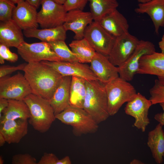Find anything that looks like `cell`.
Returning a JSON list of instances; mask_svg holds the SVG:
<instances>
[{"label":"cell","mask_w":164,"mask_h":164,"mask_svg":"<svg viewBox=\"0 0 164 164\" xmlns=\"http://www.w3.org/2000/svg\"><path fill=\"white\" fill-rule=\"evenodd\" d=\"M23 71L32 93L49 101L63 77L41 62L28 63Z\"/></svg>","instance_id":"cell-1"},{"label":"cell","mask_w":164,"mask_h":164,"mask_svg":"<svg viewBox=\"0 0 164 164\" xmlns=\"http://www.w3.org/2000/svg\"><path fill=\"white\" fill-rule=\"evenodd\" d=\"M86 86L83 108L98 124L110 116L105 84L98 80H86Z\"/></svg>","instance_id":"cell-2"},{"label":"cell","mask_w":164,"mask_h":164,"mask_svg":"<svg viewBox=\"0 0 164 164\" xmlns=\"http://www.w3.org/2000/svg\"><path fill=\"white\" fill-rule=\"evenodd\" d=\"M30 112L29 123L36 130L44 133L56 119L49 101L31 93L23 100Z\"/></svg>","instance_id":"cell-3"},{"label":"cell","mask_w":164,"mask_h":164,"mask_svg":"<svg viewBox=\"0 0 164 164\" xmlns=\"http://www.w3.org/2000/svg\"><path fill=\"white\" fill-rule=\"evenodd\" d=\"M55 117L62 123L71 126L76 136L94 133L98 129V124L83 108L70 105Z\"/></svg>","instance_id":"cell-4"},{"label":"cell","mask_w":164,"mask_h":164,"mask_svg":"<svg viewBox=\"0 0 164 164\" xmlns=\"http://www.w3.org/2000/svg\"><path fill=\"white\" fill-rule=\"evenodd\" d=\"M105 84L110 116L115 114L122 105L131 100L137 93L131 84L119 76Z\"/></svg>","instance_id":"cell-5"},{"label":"cell","mask_w":164,"mask_h":164,"mask_svg":"<svg viewBox=\"0 0 164 164\" xmlns=\"http://www.w3.org/2000/svg\"><path fill=\"white\" fill-rule=\"evenodd\" d=\"M31 93L32 90L28 82L21 73L0 79V98L23 100Z\"/></svg>","instance_id":"cell-6"},{"label":"cell","mask_w":164,"mask_h":164,"mask_svg":"<svg viewBox=\"0 0 164 164\" xmlns=\"http://www.w3.org/2000/svg\"><path fill=\"white\" fill-rule=\"evenodd\" d=\"M18 54L28 63L43 61H63L52 49L48 42L29 43L25 42L17 48Z\"/></svg>","instance_id":"cell-7"},{"label":"cell","mask_w":164,"mask_h":164,"mask_svg":"<svg viewBox=\"0 0 164 164\" xmlns=\"http://www.w3.org/2000/svg\"><path fill=\"white\" fill-rule=\"evenodd\" d=\"M84 38L96 52L107 56L111 51L115 38L98 22L95 21L86 28Z\"/></svg>","instance_id":"cell-8"},{"label":"cell","mask_w":164,"mask_h":164,"mask_svg":"<svg viewBox=\"0 0 164 164\" xmlns=\"http://www.w3.org/2000/svg\"><path fill=\"white\" fill-rule=\"evenodd\" d=\"M38 12L37 21L42 29L55 27L63 25L67 12L63 5L53 0H43Z\"/></svg>","instance_id":"cell-9"},{"label":"cell","mask_w":164,"mask_h":164,"mask_svg":"<svg viewBox=\"0 0 164 164\" xmlns=\"http://www.w3.org/2000/svg\"><path fill=\"white\" fill-rule=\"evenodd\" d=\"M152 105L151 101L139 93H137L127 102L124 108L127 114L135 119L134 126L142 132L145 131L150 123L148 117L149 109Z\"/></svg>","instance_id":"cell-10"},{"label":"cell","mask_w":164,"mask_h":164,"mask_svg":"<svg viewBox=\"0 0 164 164\" xmlns=\"http://www.w3.org/2000/svg\"><path fill=\"white\" fill-rule=\"evenodd\" d=\"M155 52L154 45L151 42L140 40L136 49L127 61L118 67L120 77L128 81L132 80L138 70L139 62L143 56Z\"/></svg>","instance_id":"cell-11"},{"label":"cell","mask_w":164,"mask_h":164,"mask_svg":"<svg viewBox=\"0 0 164 164\" xmlns=\"http://www.w3.org/2000/svg\"><path fill=\"white\" fill-rule=\"evenodd\" d=\"M139 40L129 32L115 37L108 56L110 61L117 67L122 65L134 52Z\"/></svg>","instance_id":"cell-12"},{"label":"cell","mask_w":164,"mask_h":164,"mask_svg":"<svg viewBox=\"0 0 164 164\" xmlns=\"http://www.w3.org/2000/svg\"><path fill=\"white\" fill-rule=\"evenodd\" d=\"M53 69L63 77L76 76L86 80H98L88 65L79 62H69L64 61L40 62Z\"/></svg>","instance_id":"cell-13"},{"label":"cell","mask_w":164,"mask_h":164,"mask_svg":"<svg viewBox=\"0 0 164 164\" xmlns=\"http://www.w3.org/2000/svg\"><path fill=\"white\" fill-rule=\"evenodd\" d=\"M94 21L91 12L73 10L67 12L63 25L67 31L70 30L74 33V39L78 40L84 38L86 28Z\"/></svg>","instance_id":"cell-14"},{"label":"cell","mask_w":164,"mask_h":164,"mask_svg":"<svg viewBox=\"0 0 164 164\" xmlns=\"http://www.w3.org/2000/svg\"><path fill=\"white\" fill-rule=\"evenodd\" d=\"M36 9L25 0L20 1L13 11L12 19L23 30L37 28L39 24Z\"/></svg>","instance_id":"cell-15"},{"label":"cell","mask_w":164,"mask_h":164,"mask_svg":"<svg viewBox=\"0 0 164 164\" xmlns=\"http://www.w3.org/2000/svg\"><path fill=\"white\" fill-rule=\"evenodd\" d=\"M90 63L98 80L104 84L119 76L118 67L111 62L108 56L96 52Z\"/></svg>","instance_id":"cell-16"},{"label":"cell","mask_w":164,"mask_h":164,"mask_svg":"<svg viewBox=\"0 0 164 164\" xmlns=\"http://www.w3.org/2000/svg\"><path fill=\"white\" fill-rule=\"evenodd\" d=\"M137 74L155 75L164 85V54L155 52L142 56Z\"/></svg>","instance_id":"cell-17"},{"label":"cell","mask_w":164,"mask_h":164,"mask_svg":"<svg viewBox=\"0 0 164 164\" xmlns=\"http://www.w3.org/2000/svg\"><path fill=\"white\" fill-rule=\"evenodd\" d=\"M28 132L27 119L8 120L0 122V133L9 144L19 143Z\"/></svg>","instance_id":"cell-18"},{"label":"cell","mask_w":164,"mask_h":164,"mask_svg":"<svg viewBox=\"0 0 164 164\" xmlns=\"http://www.w3.org/2000/svg\"><path fill=\"white\" fill-rule=\"evenodd\" d=\"M97 22L115 37L129 32V26L126 19L117 9L108 13Z\"/></svg>","instance_id":"cell-19"},{"label":"cell","mask_w":164,"mask_h":164,"mask_svg":"<svg viewBox=\"0 0 164 164\" xmlns=\"http://www.w3.org/2000/svg\"><path fill=\"white\" fill-rule=\"evenodd\" d=\"M22 29L12 19L0 23V43L17 48L24 42Z\"/></svg>","instance_id":"cell-20"},{"label":"cell","mask_w":164,"mask_h":164,"mask_svg":"<svg viewBox=\"0 0 164 164\" xmlns=\"http://www.w3.org/2000/svg\"><path fill=\"white\" fill-rule=\"evenodd\" d=\"M135 12L138 14L146 13L149 16L157 34H159L160 27H164V0H152L139 3Z\"/></svg>","instance_id":"cell-21"},{"label":"cell","mask_w":164,"mask_h":164,"mask_svg":"<svg viewBox=\"0 0 164 164\" xmlns=\"http://www.w3.org/2000/svg\"><path fill=\"white\" fill-rule=\"evenodd\" d=\"M71 77H63L60 83L49 100L55 115L70 105V87Z\"/></svg>","instance_id":"cell-22"},{"label":"cell","mask_w":164,"mask_h":164,"mask_svg":"<svg viewBox=\"0 0 164 164\" xmlns=\"http://www.w3.org/2000/svg\"><path fill=\"white\" fill-rule=\"evenodd\" d=\"M163 126L159 123L148 134L147 145L157 164L162 163L164 155V131Z\"/></svg>","instance_id":"cell-23"},{"label":"cell","mask_w":164,"mask_h":164,"mask_svg":"<svg viewBox=\"0 0 164 164\" xmlns=\"http://www.w3.org/2000/svg\"><path fill=\"white\" fill-rule=\"evenodd\" d=\"M67 31L62 25L52 28L41 29L37 28L24 30L23 33L27 38H35L42 42H49L65 41L66 38Z\"/></svg>","instance_id":"cell-24"},{"label":"cell","mask_w":164,"mask_h":164,"mask_svg":"<svg viewBox=\"0 0 164 164\" xmlns=\"http://www.w3.org/2000/svg\"><path fill=\"white\" fill-rule=\"evenodd\" d=\"M8 101V107L0 117V122L8 120L29 119V109L23 100L9 99Z\"/></svg>","instance_id":"cell-25"},{"label":"cell","mask_w":164,"mask_h":164,"mask_svg":"<svg viewBox=\"0 0 164 164\" xmlns=\"http://www.w3.org/2000/svg\"><path fill=\"white\" fill-rule=\"evenodd\" d=\"M86 93V80L80 77L72 76L70 87V105L83 108Z\"/></svg>","instance_id":"cell-26"},{"label":"cell","mask_w":164,"mask_h":164,"mask_svg":"<svg viewBox=\"0 0 164 164\" xmlns=\"http://www.w3.org/2000/svg\"><path fill=\"white\" fill-rule=\"evenodd\" d=\"M69 45L78 62L81 63H90L96 52L84 38L80 39H74Z\"/></svg>","instance_id":"cell-27"},{"label":"cell","mask_w":164,"mask_h":164,"mask_svg":"<svg viewBox=\"0 0 164 164\" xmlns=\"http://www.w3.org/2000/svg\"><path fill=\"white\" fill-rule=\"evenodd\" d=\"M90 12L94 21H98L108 13L117 9L118 3L116 0H88Z\"/></svg>","instance_id":"cell-28"},{"label":"cell","mask_w":164,"mask_h":164,"mask_svg":"<svg viewBox=\"0 0 164 164\" xmlns=\"http://www.w3.org/2000/svg\"><path fill=\"white\" fill-rule=\"evenodd\" d=\"M48 43L56 53L63 61L69 62H78L75 55L69 48L65 41L59 40Z\"/></svg>","instance_id":"cell-29"},{"label":"cell","mask_w":164,"mask_h":164,"mask_svg":"<svg viewBox=\"0 0 164 164\" xmlns=\"http://www.w3.org/2000/svg\"><path fill=\"white\" fill-rule=\"evenodd\" d=\"M149 92L150 95L149 99L152 105L164 103V85L161 84L157 79L155 80Z\"/></svg>","instance_id":"cell-30"},{"label":"cell","mask_w":164,"mask_h":164,"mask_svg":"<svg viewBox=\"0 0 164 164\" xmlns=\"http://www.w3.org/2000/svg\"><path fill=\"white\" fill-rule=\"evenodd\" d=\"M11 0H0V20L5 22L12 19L13 11L16 7Z\"/></svg>","instance_id":"cell-31"},{"label":"cell","mask_w":164,"mask_h":164,"mask_svg":"<svg viewBox=\"0 0 164 164\" xmlns=\"http://www.w3.org/2000/svg\"><path fill=\"white\" fill-rule=\"evenodd\" d=\"M18 55L11 52L9 47L0 43V63L3 64L6 60L12 62H15L18 59Z\"/></svg>","instance_id":"cell-32"},{"label":"cell","mask_w":164,"mask_h":164,"mask_svg":"<svg viewBox=\"0 0 164 164\" xmlns=\"http://www.w3.org/2000/svg\"><path fill=\"white\" fill-rule=\"evenodd\" d=\"M12 164H37L36 158L28 153L19 154L14 155L12 158Z\"/></svg>","instance_id":"cell-33"},{"label":"cell","mask_w":164,"mask_h":164,"mask_svg":"<svg viewBox=\"0 0 164 164\" xmlns=\"http://www.w3.org/2000/svg\"><path fill=\"white\" fill-rule=\"evenodd\" d=\"M88 0H66L63 5L66 11L79 9L83 10Z\"/></svg>","instance_id":"cell-34"},{"label":"cell","mask_w":164,"mask_h":164,"mask_svg":"<svg viewBox=\"0 0 164 164\" xmlns=\"http://www.w3.org/2000/svg\"><path fill=\"white\" fill-rule=\"evenodd\" d=\"M26 63H23L17 66L7 65L1 66L0 67V78L8 76L18 70H23Z\"/></svg>","instance_id":"cell-35"},{"label":"cell","mask_w":164,"mask_h":164,"mask_svg":"<svg viewBox=\"0 0 164 164\" xmlns=\"http://www.w3.org/2000/svg\"><path fill=\"white\" fill-rule=\"evenodd\" d=\"M59 160L54 154L44 152L37 164H58Z\"/></svg>","instance_id":"cell-36"},{"label":"cell","mask_w":164,"mask_h":164,"mask_svg":"<svg viewBox=\"0 0 164 164\" xmlns=\"http://www.w3.org/2000/svg\"><path fill=\"white\" fill-rule=\"evenodd\" d=\"M159 104L162 109L163 112L156 114L154 118L159 123L163 126H164V103H161Z\"/></svg>","instance_id":"cell-37"},{"label":"cell","mask_w":164,"mask_h":164,"mask_svg":"<svg viewBox=\"0 0 164 164\" xmlns=\"http://www.w3.org/2000/svg\"><path fill=\"white\" fill-rule=\"evenodd\" d=\"M9 104L8 100L5 98H0V117L8 107Z\"/></svg>","instance_id":"cell-38"},{"label":"cell","mask_w":164,"mask_h":164,"mask_svg":"<svg viewBox=\"0 0 164 164\" xmlns=\"http://www.w3.org/2000/svg\"><path fill=\"white\" fill-rule=\"evenodd\" d=\"M31 5L35 7L37 9L41 5L43 0H25Z\"/></svg>","instance_id":"cell-39"},{"label":"cell","mask_w":164,"mask_h":164,"mask_svg":"<svg viewBox=\"0 0 164 164\" xmlns=\"http://www.w3.org/2000/svg\"><path fill=\"white\" fill-rule=\"evenodd\" d=\"M72 163L70 159L68 156H66L59 159L58 164H71Z\"/></svg>","instance_id":"cell-40"},{"label":"cell","mask_w":164,"mask_h":164,"mask_svg":"<svg viewBox=\"0 0 164 164\" xmlns=\"http://www.w3.org/2000/svg\"><path fill=\"white\" fill-rule=\"evenodd\" d=\"M159 45L161 51V53L164 54V33L161 40L159 43Z\"/></svg>","instance_id":"cell-41"},{"label":"cell","mask_w":164,"mask_h":164,"mask_svg":"<svg viewBox=\"0 0 164 164\" xmlns=\"http://www.w3.org/2000/svg\"><path fill=\"white\" fill-rule=\"evenodd\" d=\"M6 142L5 139L3 135L0 133V146H3Z\"/></svg>","instance_id":"cell-42"},{"label":"cell","mask_w":164,"mask_h":164,"mask_svg":"<svg viewBox=\"0 0 164 164\" xmlns=\"http://www.w3.org/2000/svg\"><path fill=\"white\" fill-rule=\"evenodd\" d=\"M130 164H144L141 161L136 159H134L132 160L130 162Z\"/></svg>","instance_id":"cell-43"},{"label":"cell","mask_w":164,"mask_h":164,"mask_svg":"<svg viewBox=\"0 0 164 164\" xmlns=\"http://www.w3.org/2000/svg\"><path fill=\"white\" fill-rule=\"evenodd\" d=\"M55 2L62 5H63L66 0H53Z\"/></svg>","instance_id":"cell-44"},{"label":"cell","mask_w":164,"mask_h":164,"mask_svg":"<svg viewBox=\"0 0 164 164\" xmlns=\"http://www.w3.org/2000/svg\"><path fill=\"white\" fill-rule=\"evenodd\" d=\"M139 3H144L149 2L152 0H137Z\"/></svg>","instance_id":"cell-45"},{"label":"cell","mask_w":164,"mask_h":164,"mask_svg":"<svg viewBox=\"0 0 164 164\" xmlns=\"http://www.w3.org/2000/svg\"><path fill=\"white\" fill-rule=\"evenodd\" d=\"M4 163V160L2 155L0 156V164H3Z\"/></svg>","instance_id":"cell-46"},{"label":"cell","mask_w":164,"mask_h":164,"mask_svg":"<svg viewBox=\"0 0 164 164\" xmlns=\"http://www.w3.org/2000/svg\"><path fill=\"white\" fill-rule=\"evenodd\" d=\"M15 4H17L18 2L20 1H23L25 0H11Z\"/></svg>","instance_id":"cell-47"},{"label":"cell","mask_w":164,"mask_h":164,"mask_svg":"<svg viewBox=\"0 0 164 164\" xmlns=\"http://www.w3.org/2000/svg\"><path fill=\"white\" fill-rule=\"evenodd\" d=\"M163 160H164V156H163Z\"/></svg>","instance_id":"cell-48"}]
</instances>
